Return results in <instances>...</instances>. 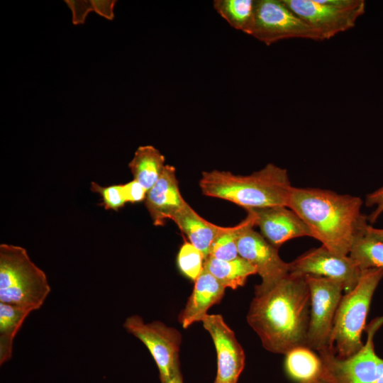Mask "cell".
Masks as SVG:
<instances>
[{
  "mask_svg": "<svg viewBox=\"0 0 383 383\" xmlns=\"http://www.w3.org/2000/svg\"><path fill=\"white\" fill-rule=\"evenodd\" d=\"M246 218L238 224L226 227L213 241L208 257L222 260H232L239 257L238 241L248 228L256 225V216L252 211H247Z\"/></svg>",
  "mask_w": 383,
  "mask_h": 383,
  "instance_id": "cell-22",
  "label": "cell"
},
{
  "mask_svg": "<svg viewBox=\"0 0 383 383\" xmlns=\"http://www.w3.org/2000/svg\"><path fill=\"white\" fill-rule=\"evenodd\" d=\"M374 383H383V372L379 376Z\"/></svg>",
  "mask_w": 383,
  "mask_h": 383,
  "instance_id": "cell-32",
  "label": "cell"
},
{
  "mask_svg": "<svg viewBox=\"0 0 383 383\" xmlns=\"http://www.w3.org/2000/svg\"><path fill=\"white\" fill-rule=\"evenodd\" d=\"M65 2L72 11V23L74 25L84 23L87 13L92 11L108 20H113L114 17L113 7L116 2L114 0H66Z\"/></svg>",
  "mask_w": 383,
  "mask_h": 383,
  "instance_id": "cell-26",
  "label": "cell"
},
{
  "mask_svg": "<svg viewBox=\"0 0 383 383\" xmlns=\"http://www.w3.org/2000/svg\"><path fill=\"white\" fill-rule=\"evenodd\" d=\"M289 264V274L337 281L343 285L345 293L356 287L362 272L349 255H339L323 245L307 251Z\"/></svg>",
  "mask_w": 383,
  "mask_h": 383,
  "instance_id": "cell-11",
  "label": "cell"
},
{
  "mask_svg": "<svg viewBox=\"0 0 383 383\" xmlns=\"http://www.w3.org/2000/svg\"><path fill=\"white\" fill-rule=\"evenodd\" d=\"M91 190L101 196L102 204L105 209L118 211L127 203L123 193V184L101 187L92 182Z\"/></svg>",
  "mask_w": 383,
  "mask_h": 383,
  "instance_id": "cell-27",
  "label": "cell"
},
{
  "mask_svg": "<svg viewBox=\"0 0 383 383\" xmlns=\"http://www.w3.org/2000/svg\"><path fill=\"white\" fill-rule=\"evenodd\" d=\"M123 327L147 347L159 370L161 383H166L180 371L182 337L177 330L160 321L146 323L136 315L128 317Z\"/></svg>",
  "mask_w": 383,
  "mask_h": 383,
  "instance_id": "cell-10",
  "label": "cell"
},
{
  "mask_svg": "<svg viewBox=\"0 0 383 383\" xmlns=\"http://www.w3.org/2000/svg\"><path fill=\"white\" fill-rule=\"evenodd\" d=\"M127 203L135 204L145 201L148 191L136 180L123 184Z\"/></svg>",
  "mask_w": 383,
  "mask_h": 383,
  "instance_id": "cell-28",
  "label": "cell"
},
{
  "mask_svg": "<svg viewBox=\"0 0 383 383\" xmlns=\"http://www.w3.org/2000/svg\"><path fill=\"white\" fill-rule=\"evenodd\" d=\"M189 242L208 257L211 245L226 227L211 223L200 216L187 203L172 219Z\"/></svg>",
  "mask_w": 383,
  "mask_h": 383,
  "instance_id": "cell-17",
  "label": "cell"
},
{
  "mask_svg": "<svg viewBox=\"0 0 383 383\" xmlns=\"http://www.w3.org/2000/svg\"><path fill=\"white\" fill-rule=\"evenodd\" d=\"M365 235L372 239L383 241V228H376L369 225L366 229Z\"/></svg>",
  "mask_w": 383,
  "mask_h": 383,
  "instance_id": "cell-30",
  "label": "cell"
},
{
  "mask_svg": "<svg viewBox=\"0 0 383 383\" xmlns=\"http://www.w3.org/2000/svg\"><path fill=\"white\" fill-rule=\"evenodd\" d=\"M383 323V317L372 321L367 328V337L357 353L340 358L333 350L318 353L321 361L319 380L322 383H374L383 372V359L374 350L373 339Z\"/></svg>",
  "mask_w": 383,
  "mask_h": 383,
  "instance_id": "cell-6",
  "label": "cell"
},
{
  "mask_svg": "<svg viewBox=\"0 0 383 383\" xmlns=\"http://www.w3.org/2000/svg\"><path fill=\"white\" fill-rule=\"evenodd\" d=\"M204 270L215 277L226 288L232 289L243 286L249 276L257 274L256 268L240 256L232 260L207 257Z\"/></svg>",
  "mask_w": 383,
  "mask_h": 383,
  "instance_id": "cell-19",
  "label": "cell"
},
{
  "mask_svg": "<svg viewBox=\"0 0 383 383\" xmlns=\"http://www.w3.org/2000/svg\"><path fill=\"white\" fill-rule=\"evenodd\" d=\"M225 290L226 287L215 277L204 270L194 281L192 293L179 315L182 327L187 328L194 323L201 321L209 308L220 302Z\"/></svg>",
  "mask_w": 383,
  "mask_h": 383,
  "instance_id": "cell-16",
  "label": "cell"
},
{
  "mask_svg": "<svg viewBox=\"0 0 383 383\" xmlns=\"http://www.w3.org/2000/svg\"><path fill=\"white\" fill-rule=\"evenodd\" d=\"M348 255L362 270L383 268V241L372 239L365 233L356 238Z\"/></svg>",
  "mask_w": 383,
  "mask_h": 383,
  "instance_id": "cell-24",
  "label": "cell"
},
{
  "mask_svg": "<svg viewBox=\"0 0 383 383\" xmlns=\"http://www.w3.org/2000/svg\"><path fill=\"white\" fill-rule=\"evenodd\" d=\"M30 309L0 302V365L12 357L14 338Z\"/></svg>",
  "mask_w": 383,
  "mask_h": 383,
  "instance_id": "cell-21",
  "label": "cell"
},
{
  "mask_svg": "<svg viewBox=\"0 0 383 383\" xmlns=\"http://www.w3.org/2000/svg\"><path fill=\"white\" fill-rule=\"evenodd\" d=\"M205 257L189 242L185 241L179 250L177 263L179 271L194 282L204 271Z\"/></svg>",
  "mask_w": 383,
  "mask_h": 383,
  "instance_id": "cell-25",
  "label": "cell"
},
{
  "mask_svg": "<svg viewBox=\"0 0 383 383\" xmlns=\"http://www.w3.org/2000/svg\"><path fill=\"white\" fill-rule=\"evenodd\" d=\"M299 18L314 29L321 41L353 28L364 14V0H282Z\"/></svg>",
  "mask_w": 383,
  "mask_h": 383,
  "instance_id": "cell-7",
  "label": "cell"
},
{
  "mask_svg": "<svg viewBox=\"0 0 383 383\" xmlns=\"http://www.w3.org/2000/svg\"><path fill=\"white\" fill-rule=\"evenodd\" d=\"M285 367L291 378L299 383H308L319 379L321 361L313 350L299 346L286 355Z\"/></svg>",
  "mask_w": 383,
  "mask_h": 383,
  "instance_id": "cell-20",
  "label": "cell"
},
{
  "mask_svg": "<svg viewBox=\"0 0 383 383\" xmlns=\"http://www.w3.org/2000/svg\"><path fill=\"white\" fill-rule=\"evenodd\" d=\"M145 205L155 226H164L187 203L183 199L174 166L166 165L155 182L148 191Z\"/></svg>",
  "mask_w": 383,
  "mask_h": 383,
  "instance_id": "cell-15",
  "label": "cell"
},
{
  "mask_svg": "<svg viewBox=\"0 0 383 383\" xmlns=\"http://www.w3.org/2000/svg\"><path fill=\"white\" fill-rule=\"evenodd\" d=\"M214 383H228V382H223L219 381V380H218V379H216Z\"/></svg>",
  "mask_w": 383,
  "mask_h": 383,
  "instance_id": "cell-34",
  "label": "cell"
},
{
  "mask_svg": "<svg viewBox=\"0 0 383 383\" xmlns=\"http://www.w3.org/2000/svg\"><path fill=\"white\" fill-rule=\"evenodd\" d=\"M305 279L311 299L306 346L318 353L333 350L331 333L343 287L338 282L326 277L308 275Z\"/></svg>",
  "mask_w": 383,
  "mask_h": 383,
  "instance_id": "cell-8",
  "label": "cell"
},
{
  "mask_svg": "<svg viewBox=\"0 0 383 383\" xmlns=\"http://www.w3.org/2000/svg\"><path fill=\"white\" fill-rule=\"evenodd\" d=\"M365 204L369 207L375 206V209L367 217L370 223H374L383 213V186L367 195Z\"/></svg>",
  "mask_w": 383,
  "mask_h": 383,
  "instance_id": "cell-29",
  "label": "cell"
},
{
  "mask_svg": "<svg viewBox=\"0 0 383 383\" xmlns=\"http://www.w3.org/2000/svg\"><path fill=\"white\" fill-rule=\"evenodd\" d=\"M248 211L255 213V226L259 227L261 235L277 248L291 239L311 237L307 225L288 206H276Z\"/></svg>",
  "mask_w": 383,
  "mask_h": 383,
  "instance_id": "cell-14",
  "label": "cell"
},
{
  "mask_svg": "<svg viewBox=\"0 0 383 383\" xmlns=\"http://www.w3.org/2000/svg\"><path fill=\"white\" fill-rule=\"evenodd\" d=\"M166 383H183L180 371L174 374Z\"/></svg>",
  "mask_w": 383,
  "mask_h": 383,
  "instance_id": "cell-31",
  "label": "cell"
},
{
  "mask_svg": "<svg viewBox=\"0 0 383 383\" xmlns=\"http://www.w3.org/2000/svg\"><path fill=\"white\" fill-rule=\"evenodd\" d=\"M250 35L270 45L289 38L321 41L318 33L294 14L282 0H255Z\"/></svg>",
  "mask_w": 383,
  "mask_h": 383,
  "instance_id": "cell-9",
  "label": "cell"
},
{
  "mask_svg": "<svg viewBox=\"0 0 383 383\" xmlns=\"http://www.w3.org/2000/svg\"><path fill=\"white\" fill-rule=\"evenodd\" d=\"M165 162L164 155L155 147L143 145L136 150L128 167L133 179L148 191L160 177L166 165Z\"/></svg>",
  "mask_w": 383,
  "mask_h": 383,
  "instance_id": "cell-18",
  "label": "cell"
},
{
  "mask_svg": "<svg viewBox=\"0 0 383 383\" xmlns=\"http://www.w3.org/2000/svg\"><path fill=\"white\" fill-rule=\"evenodd\" d=\"M358 196L316 188L293 187L287 206L309 227L311 237L339 255L347 256L369 224Z\"/></svg>",
  "mask_w": 383,
  "mask_h": 383,
  "instance_id": "cell-2",
  "label": "cell"
},
{
  "mask_svg": "<svg viewBox=\"0 0 383 383\" xmlns=\"http://www.w3.org/2000/svg\"><path fill=\"white\" fill-rule=\"evenodd\" d=\"M199 187L204 195L229 201L246 211L287 206L293 187L287 170L272 163L249 175L203 172Z\"/></svg>",
  "mask_w": 383,
  "mask_h": 383,
  "instance_id": "cell-3",
  "label": "cell"
},
{
  "mask_svg": "<svg viewBox=\"0 0 383 383\" xmlns=\"http://www.w3.org/2000/svg\"><path fill=\"white\" fill-rule=\"evenodd\" d=\"M214 9L231 26L251 34L255 9L252 0H215Z\"/></svg>",
  "mask_w": 383,
  "mask_h": 383,
  "instance_id": "cell-23",
  "label": "cell"
},
{
  "mask_svg": "<svg viewBox=\"0 0 383 383\" xmlns=\"http://www.w3.org/2000/svg\"><path fill=\"white\" fill-rule=\"evenodd\" d=\"M50 292L45 272L21 246L0 245V302L35 311Z\"/></svg>",
  "mask_w": 383,
  "mask_h": 383,
  "instance_id": "cell-4",
  "label": "cell"
},
{
  "mask_svg": "<svg viewBox=\"0 0 383 383\" xmlns=\"http://www.w3.org/2000/svg\"><path fill=\"white\" fill-rule=\"evenodd\" d=\"M238 252L257 270L262 279L255 291H265L289 273V264L279 257L278 248L270 243L253 228L246 230L238 241Z\"/></svg>",
  "mask_w": 383,
  "mask_h": 383,
  "instance_id": "cell-12",
  "label": "cell"
},
{
  "mask_svg": "<svg viewBox=\"0 0 383 383\" xmlns=\"http://www.w3.org/2000/svg\"><path fill=\"white\" fill-rule=\"evenodd\" d=\"M211 335L217 353L216 379L237 383L245 366V353L235 333L228 326L221 315L206 314L201 321Z\"/></svg>",
  "mask_w": 383,
  "mask_h": 383,
  "instance_id": "cell-13",
  "label": "cell"
},
{
  "mask_svg": "<svg viewBox=\"0 0 383 383\" xmlns=\"http://www.w3.org/2000/svg\"><path fill=\"white\" fill-rule=\"evenodd\" d=\"M310 307L305 277L289 273L271 288L255 291L247 321L267 350L286 355L306 346Z\"/></svg>",
  "mask_w": 383,
  "mask_h": 383,
  "instance_id": "cell-1",
  "label": "cell"
},
{
  "mask_svg": "<svg viewBox=\"0 0 383 383\" xmlns=\"http://www.w3.org/2000/svg\"><path fill=\"white\" fill-rule=\"evenodd\" d=\"M308 383H322V382L319 379H316V380H314Z\"/></svg>",
  "mask_w": 383,
  "mask_h": 383,
  "instance_id": "cell-33",
  "label": "cell"
},
{
  "mask_svg": "<svg viewBox=\"0 0 383 383\" xmlns=\"http://www.w3.org/2000/svg\"><path fill=\"white\" fill-rule=\"evenodd\" d=\"M383 278V268L362 272L356 287L343 295L338 304L331 333V345L336 355L346 358L363 347L362 334L373 294Z\"/></svg>",
  "mask_w": 383,
  "mask_h": 383,
  "instance_id": "cell-5",
  "label": "cell"
}]
</instances>
